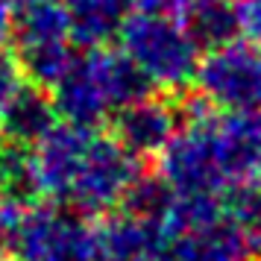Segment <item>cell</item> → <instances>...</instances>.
<instances>
[{
    "label": "cell",
    "instance_id": "6da1fadb",
    "mask_svg": "<svg viewBox=\"0 0 261 261\" xmlns=\"http://www.w3.org/2000/svg\"><path fill=\"white\" fill-rule=\"evenodd\" d=\"M138 176V159L126 153L115 135L97 132V126L56 120L47 135L30 147L33 194L83 217L120 205Z\"/></svg>",
    "mask_w": 261,
    "mask_h": 261
},
{
    "label": "cell",
    "instance_id": "7a4b0ae2",
    "mask_svg": "<svg viewBox=\"0 0 261 261\" xmlns=\"http://www.w3.org/2000/svg\"><path fill=\"white\" fill-rule=\"evenodd\" d=\"M50 88L56 115L80 126H97L118 109L150 94V83L129 62V56L109 47H94L85 50L83 56H73Z\"/></svg>",
    "mask_w": 261,
    "mask_h": 261
},
{
    "label": "cell",
    "instance_id": "3957f363",
    "mask_svg": "<svg viewBox=\"0 0 261 261\" xmlns=\"http://www.w3.org/2000/svg\"><path fill=\"white\" fill-rule=\"evenodd\" d=\"M0 238L15 261H100L97 232L56 202L27 205L21 197H3Z\"/></svg>",
    "mask_w": 261,
    "mask_h": 261
},
{
    "label": "cell",
    "instance_id": "277c9868",
    "mask_svg": "<svg viewBox=\"0 0 261 261\" xmlns=\"http://www.w3.org/2000/svg\"><path fill=\"white\" fill-rule=\"evenodd\" d=\"M118 38L120 50L141 71L150 88L182 91L194 83L202 47L182 21L135 9L126 12Z\"/></svg>",
    "mask_w": 261,
    "mask_h": 261
},
{
    "label": "cell",
    "instance_id": "5b68a950",
    "mask_svg": "<svg viewBox=\"0 0 261 261\" xmlns=\"http://www.w3.org/2000/svg\"><path fill=\"white\" fill-rule=\"evenodd\" d=\"M12 41L18 73L38 88H50L73 59L68 9L59 0H33L18 6Z\"/></svg>",
    "mask_w": 261,
    "mask_h": 261
},
{
    "label": "cell",
    "instance_id": "8992f818",
    "mask_svg": "<svg viewBox=\"0 0 261 261\" xmlns=\"http://www.w3.org/2000/svg\"><path fill=\"white\" fill-rule=\"evenodd\" d=\"M194 85L214 112H261V50L244 38L212 47L197 65Z\"/></svg>",
    "mask_w": 261,
    "mask_h": 261
},
{
    "label": "cell",
    "instance_id": "52a82bcc",
    "mask_svg": "<svg viewBox=\"0 0 261 261\" xmlns=\"http://www.w3.org/2000/svg\"><path fill=\"white\" fill-rule=\"evenodd\" d=\"M258 252L229 212L167 238V261H249Z\"/></svg>",
    "mask_w": 261,
    "mask_h": 261
},
{
    "label": "cell",
    "instance_id": "ba28073f",
    "mask_svg": "<svg viewBox=\"0 0 261 261\" xmlns=\"http://www.w3.org/2000/svg\"><path fill=\"white\" fill-rule=\"evenodd\" d=\"M179 129V115L167 100L147 94L115 112V141L138 162L159 155Z\"/></svg>",
    "mask_w": 261,
    "mask_h": 261
},
{
    "label": "cell",
    "instance_id": "9c48e42d",
    "mask_svg": "<svg viewBox=\"0 0 261 261\" xmlns=\"http://www.w3.org/2000/svg\"><path fill=\"white\" fill-rule=\"evenodd\" d=\"M59 120L53 100L38 85H18L0 106V135L12 144L33 147Z\"/></svg>",
    "mask_w": 261,
    "mask_h": 261
},
{
    "label": "cell",
    "instance_id": "30bf717a",
    "mask_svg": "<svg viewBox=\"0 0 261 261\" xmlns=\"http://www.w3.org/2000/svg\"><path fill=\"white\" fill-rule=\"evenodd\" d=\"M129 12V0H80L68 6L71 41L85 50L106 47L118 38L120 24Z\"/></svg>",
    "mask_w": 261,
    "mask_h": 261
},
{
    "label": "cell",
    "instance_id": "8fae6325",
    "mask_svg": "<svg viewBox=\"0 0 261 261\" xmlns=\"http://www.w3.org/2000/svg\"><path fill=\"white\" fill-rule=\"evenodd\" d=\"M185 27L191 30V36L197 38V44L208 50L238 38L235 15H232V3L229 0H205L200 9H194L188 15Z\"/></svg>",
    "mask_w": 261,
    "mask_h": 261
},
{
    "label": "cell",
    "instance_id": "7c38bea8",
    "mask_svg": "<svg viewBox=\"0 0 261 261\" xmlns=\"http://www.w3.org/2000/svg\"><path fill=\"white\" fill-rule=\"evenodd\" d=\"M0 194L3 197H21L33 194L30 188V147L21 144H0Z\"/></svg>",
    "mask_w": 261,
    "mask_h": 261
},
{
    "label": "cell",
    "instance_id": "4fadbf2b",
    "mask_svg": "<svg viewBox=\"0 0 261 261\" xmlns=\"http://www.w3.org/2000/svg\"><path fill=\"white\" fill-rule=\"evenodd\" d=\"M238 38L261 41V0H232Z\"/></svg>",
    "mask_w": 261,
    "mask_h": 261
},
{
    "label": "cell",
    "instance_id": "5bb4252c",
    "mask_svg": "<svg viewBox=\"0 0 261 261\" xmlns=\"http://www.w3.org/2000/svg\"><path fill=\"white\" fill-rule=\"evenodd\" d=\"M135 9L141 12H153V15H165V18H173V21H188V15L194 9H200L205 0H132Z\"/></svg>",
    "mask_w": 261,
    "mask_h": 261
},
{
    "label": "cell",
    "instance_id": "9a60e30c",
    "mask_svg": "<svg viewBox=\"0 0 261 261\" xmlns=\"http://www.w3.org/2000/svg\"><path fill=\"white\" fill-rule=\"evenodd\" d=\"M12 0H0V50L6 47V41H12V21H15V12H12Z\"/></svg>",
    "mask_w": 261,
    "mask_h": 261
},
{
    "label": "cell",
    "instance_id": "2e32d148",
    "mask_svg": "<svg viewBox=\"0 0 261 261\" xmlns=\"http://www.w3.org/2000/svg\"><path fill=\"white\" fill-rule=\"evenodd\" d=\"M62 6H65V9H68V6H73V3H80V0H59Z\"/></svg>",
    "mask_w": 261,
    "mask_h": 261
},
{
    "label": "cell",
    "instance_id": "e0dca14e",
    "mask_svg": "<svg viewBox=\"0 0 261 261\" xmlns=\"http://www.w3.org/2000/svg\"><path fill=\"white\" fill-rule=\"evenodd\" d=\"M24 3H33V0H12V6H24Z\"/></svg>",
    "mask_w": 261,
    "mask_h": 261
},
{
    "label": "cell",
    "instance_id": "ac0fdd59",
    "mask_svg": "<svg viewBox=\"0 0 261 261\" xmlns=\"http://www.w3.org/2000/svg\"><path fill=\"white\" fill-rule=\"evenodd\" d=\"M0 208H3V194H0Z\"/></svg>",
    "mask_w": 261,
    "mask_h": 261
}]
</instances>
